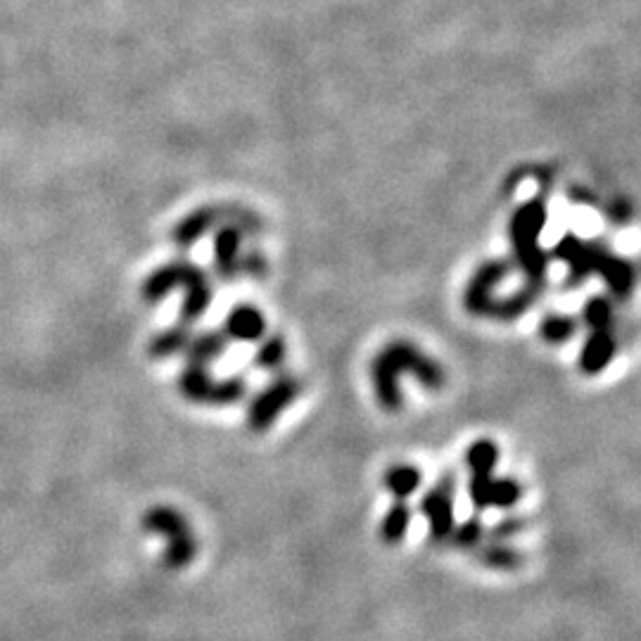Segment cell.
I'll list each match as a JSON object with an SVG mask.
<instances>
[{
  "label": "cell",
  "instance_id": "1",
  "mask_svg": "<svg viewBox=\"0 0 641 641\" xmlns=\"http://www.w3.org/2000/svg\"><path fill=\"white\" fill-rule=\"evenodd\" d=\"M416 378V383L425 390H442L447 383V373L437 359L425 354L416 342L411 340H392L380 349L368 366V378H371L373 395L380 409L395 414L404 406L402 376Z\"/></svg>",
  "mask_w": 641,
  "mask_h": 641
},
{
  "label": "cell",
  "instance_id": "2",
  "mask_svg": "<svg viewBox=\"0 0 641 641\" xmlns=\"http://www.w3.org/2000/svg\"><path fill=\"white\" fill-rule=\"evenodd\" d=\"M174 290H183L179 323L195 326V323L209 312V307H212L214 290L207 274L200 269V266L190 262L164 264L145 278L141 295L145 302L157 304L167 295L174 293Z\"/></svg>",
  "mask_w": 641,
  "mask_h": 641
},
{
  "label": "cell",
  "instance_id": "3",
  "mask_svg": "<svg viewBox=\"0 0 641 641\" xmlns=\"http://www.w3.org/2000/svg\"><path fill=\"white\" fill-rule=\"evenodd\" d=\"M556 255L570 264V274L566 278L568 288H577V285L587 281L592 274H599L601 278H606L608 290L615 297H620V300L630 297L634 290V269L625 259L611 257L608 252L596 250V247L582 245L573 236L558 243Z\"/></svg>",
  "mask_w": 641,
  "mask_h": 641
},
{
  "label": "cell",
  "instance_id": "4",
  "mask_svg": "<svg viewBox=\"0 0 641 641\" xmlns=\"http://www.w3.org/2000/svg\"><path fill=\"white\" fill-rule=\"evenodd\" d=\"M143 530L164 542L162 563L169 570H183L198 556V539L188 518L174 506H152L143 516Z\"/></svg>",
  "mask_w": 641,
  "mask_h": 641
},
{
  "label": "cell",
  "instance_id": "5",
  "mask_svg": "<svg viewBox=\"0 0 641 641\" xmlns=\"http://www.w3.org/2000/svg\"><path fill=\"white\" fill-rule=\"evenodd\" d=\"M179 390L193 404L233 406L243 402L250 385H247L245 376L217 378L209 366L186 364L179 376Z\"/></svg>",
  "mask_w": 641,
  "mask_h": 641
},
{
  "label": "cell",
  "instance_id": "6",
  "mask_svg": "<svg viewBox=\"0 0 641 641\" xmlns=\"http://www.w3.org/2000/svg\"><path fill=\"white\" fill-rule=\"evenodd\" d=\"M300 392L302 383L293 373H281L269 385L262 387L247 406V425H250L252 433H266L269 428H274L278 418L297 402Z\"/></svg>",
  "mask_w": 641,
  "mask_h": 641
},
{
  "label": "cell",
  "instance_id": "7",
  "mask_svg": "<svg viewBox=\"0 0 641 641\" xmlns=\"http://www.w3.org/2000/svg\"><path fill=\"white\" fill-rule=\"evenodd\" d=\"M544 214L539 207H525L523 212L513 219V245H516V262L528 283H544L547 276L549 259L539 250V231H542Z\"/></svg>",
  "mask_w": 641,
  "mask_h": 641
},
{
  "label": "cell",
  "instance_id": "8",
  "mask_svg": "<svg viewBox=\"0 0 641 641\" xmlns=\"http://www.w3.org/2000/svg\"><path fill=\"white\" fill-rule=\"evenodd\" d=\"M454 497H456V475L444 473L435 487H430L421 499V513L428 523V532L433 542H449L456 525L454 518Z\"/></svg>",
  "mask_w": 641,
  "mask_h": 641
},
{
  "label": "cell",
  "instance_id": "9",
  "mask_svg": "<svg viewBox=\"0 0 641 641\" xmlns=\"http://www.w3.org/2000/svg\"><path fill=\"white\" fill-rule=\"evenodd\" d=\"M523 497V487L513 478H497L494 473H471L468 478V499L475 511L511 509Z\"/></svg>",
  "mask_w": 641,
  "mask_h": 641
},
{
  "label": "cell",
  "instance_id": "10",
  "mask_svg": "<svg viewBox=\"0 0 641 641\" xmlns=\"http://www.w3.org/2000/svg\"><path fill=\"white\" fill-rule=\"evenodd\" d=\"M511 274V266L504 262H487L475 271L471 281L463 293V307L468 314L485 319L487 307H490L494 297H497V285L504 283V278Z\"/></svg>",
  "mask_w": 641,
  "mask_h": 641
},
{
  "label": "cell",
  "instance_id": "11",
  "mask_svg": "<svg viewBox=\"0 0 641 641\" xmlns=\"http://www.w3.org/2000/svg\"><path fill=\"white\" fill-rule=\"evenodd\" d=\"M615 354H618L615 328H592L577 354V366L585 376H599L611 366Z\"/></svg>",
  "mask_w": 641,
  "mask_h": 641
},
{
  "label": "cell",
  "instance_id": "12",
  "mask_svg": "<svg viewBox=\"0 0 641 641\" xmlns=\"http://www.w3.org/2000/svg\"><path fill=\"white\" fill-rule=\"evenodd\" d=\"M221 333L228 342H259L266 335V316L255 304H238L228 312Z\"/></svg>",
  "mask_w": 641,
  "mask_h": 641
},
{
  "label": "cell",
  "instance_id": "13",
  "mask_svg": "<svg viewBox=\"0 0 641 641\" xmlns=\"http://www.w3.org/2000/svg\"><path fill=\"white\" fill-rule=\"evenodd\" d=\"M228 338L221 330H205V333H193L186 347V364H198L212 368L214 361H219L228 352Z\"/></svg>",
  "mask_w": 641,
  "mask_h": 641
},
{
  "label": "cell",
  "instance_id": "14",
  "mask_svg": "<svg viewBox=\"0 0 641 641\" xmlns=\"http://www.w3.org/2000/svg\"><path fill=\"white\" fill-rule=\"evenodd\" d=\"M385 490L395 497V501L409 499L411 494H416L423 485V473L421 468L411 466V463H395L390 466L383 475Z\"/></svg>",
  "mask_w": 641,
  "mask_h": 641
},
{
  "label": "cell",
  "instance_id": "15",
  "mask_svg": "<svg viewBox=\"0 0 641 641\" xmlns=\"http://www.w3.org/2000/svg\"><path fill=\"white\" fill-rule=\"evenodd\" d=\"M193 338V326H186V323H176L162 333H157L155 338L150 340L148 352L152 359H167L176 357V354L186 352L188 342Z\"/></svg>",
  "mask_w": 641,
  "mask_h": 641
},
{
  "label": "cell",
  "instance_id": "16",
  "mask_svg": "<svg viewBox=\"0 0 641 641\" xmlns=\"http://www.w3.org/2000/svg\"><path fill=\"white\" fill-rule=\"evenodd\" d=\"M214 264L221 278H233L240 271V236L233 228H224L214 240Z\"/></svg>",
  "mask_w": 641,
  "mask_h": 641
},
{
  "label": "cell",
  "instance_id": "17",
  "mask_svg": "<svg viewBox=\"0 0 641 641\" xmlns=\"http://www.w3.org/2000/svg\"><path fill=\"white\" fill-rule=\"evenodd\" d=\"M473 554L478 556V561L482 563V566L494 568V570H518L520 566H523V556H520V551L509 547L506 542L480 544Z\"/></svg>",
  "mask_w": 641,
  "mask_h": 641
},
{
  "label": "cell",
  "instance_id": "18",
  "mask_svg": "<svg viewBox=\"0 0 641 641\" xmlns=\"http://www.w3.org/2000/svg\"><path fill=\"white\" fill-rule=\"evenodd\" d=\"M285 357H288V345H285L283 335H264L252 354V366L259 371H278Z\"/></svg>",
  "mask_w": 641,
  "mask_h": 641
},
{
  "label": "cell",
  "instance_id": "19",
  "mask_svg": "<svg viewBox=\"0 0 641 641\" xmlns=\"http://www.w3.org/2000/svg\"><path fill=\"white\" fill-rule=\"evenodd\" d=\"M577 333V319L570 314H547L539 321V338L549 345H566L568 340H573Z\"/></svg>",
  "mask_w": 641,
  "mask_h": 641
},
{
  "label": "cell",
  "instance_id": "20",
  "mask_svg": "<svg viewBox=\"0 0 641 641\" xmlns=\"http://www.w3.org/2000/svg\"><path fill=\"white\" fill-rule=\"evenodd\" d=\"M409 525H411V509L404 504V501H395L383 516V523H380V537H383L385 544L404 542L406 532H409Z\"/></svg>",
  "mask_w": 641,
  "mask_h": 641
},
{
  "label": "cell",
  "instance_id": "21",
  "mask_svg": "<svg viewBox=\"0 0 641 641\" xmlns=\"http://www.w3.org/2000/svg\"><path fill=\"white\" fill-rule=\"evenodd\" d=\"M499 456V447L492 440H475L466 449V468L471 473H494Z\"/></svg>",
  "mask_w": 641,
  "mask_h": 641
},
{
  "label": "cell",
  "instance_id": "22",
  "mask_svg": "<svg viewBox=\"0 0 641 641\" xmlns=\"http://www.w3.org/2000/svg\"><path fill=\"white\" fill-rule=\"evenodd\" d=\"M582 321L592 328H615V307L604 295L589 297L582 307Z\"/></svg>",
  "mask_w": 641,
  "mask_h": 641
},
{
  "label": "cell",
  "instance_id": "23",
  "mask_svg": "<svg viewBox=\"0 0 641 641\" xmlns=\"http://www.w3.org/2000/svg\"><path fill=\"white\" fill-rule=\"evenodd\" d=\"M485 535H487V530H485V525H482V520L478 516H473V518H466L459 525H454L449 542H452L456 549L475 551L482 542H485Z\"/></svg>",
  "mask_w": 641,
  "mask_h": 641
},
{
  "label": "cell",
  "instance_id": "24",
  "mask_svg": "<svg viewBox=\"0 0 641 641\" xmlns=\"http://www.w3.org/2000/svg\"><path fill=\"white\" fill-rule=\"evenodd\" d=\"M523 530V523H520L518 518H509V520H501L499 525H494L490 530V535L494 542H506V539L518 535V532Z\"/></svg>",
  "mask_w": 641,
  "mask_h": 641
}]
</instances>
